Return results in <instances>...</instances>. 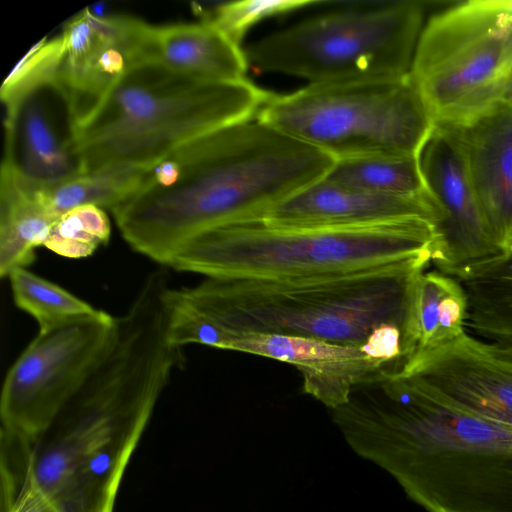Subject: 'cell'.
<instances>
[{
    "instance_id": "6da1fadb",
    "label": "cell",
    "mask_w": 512,
    "mask_h": 512,
    "mask_svg": "<svg viewBox=\"0 0 512 512\" xmlns=\"http://www.w3.org/2000/svg\"><path fill=\"white\" fill-rule=\"evenodd\" d=\"M167 281L145 277L105 355L31 447L33 481L56 512H113L125 468L183 351L168 337Z\"/></svg>"
},
{
    "instance_id": "7a4b0ae2",
    "label": "cell",
    "mask_w": 512,
    "mask_h": 512,
    "mask_svg": "<svg viewBox=\"0 0 512 512\" xmlns=\"http://www.w3.org/2000/svg\"><path fill=\"white\" fill-rule=\"evenodd\" d=\"M334 163L254 117L184 144L148 169L137 190L111 212L126 243L164 266L196 234L260 219L324 178Z\"/></svg>"
},
{
    "instance_id": "3957f363",
    "label": "cell",
    "mask_w": 512,
    "mask_h": 512,
    "mask_svg": "<svg viewBox=\"0 0 512 512\" xmlns=\"http://www.w3.org/2000/svg\"><path fill=\"white\" fill-rule=\"evenodd\" d=\"M332 419L350 448L427 512H512V424L443 400L412 377L353 389Z\"/></svg>"
},
{
    "instance_id": "277c9868",
    "label": "cell",
    "mask_w": 512,
    "mask_h": 512,
    "mask_svg": "<svg viewBox=\"0 0 512 512\" xmlns=\"http://www.w3.org/2000/svg\"><path fill=\"white\" fill-rule=\"evenodd\" d=\"M431 254L347 272L277 279L206 278L174 296L233 336L259 333L361 346L378 326L402 328L416 351L414 297ZM413 358V357H412Z\"/></svg>"
},
{
    "instance_id": "5b68a950",
    "label": "cell",
    "mask_w": 512,
    "mask_h": 512,
    "mask_svg": "<svg viewBox=\"0 0 512 512\" xmlns=\"http://www.w3.org/2000/svg\"><path fill=\"white\" fill-rule=\"evenodd\" d=\"M271 94L248 79L204 80L142 64L74 131L82 173L113 164L148 170L198 137L256 117Z\"/></svg>"
},
{
    "instance_id": "8992f818",
    "label": "cell",
    "mask_w": 512,
    "mask_h": 512,
    "mask_svg": "<svg viewBox=\"0 0 512 512\" xmlns=\"http://www.w3.org/2000/svg\"><path fill=\"white\" fill-rule=\"evenodd\" d=\"M436 226L406 220L356 227L222 224L179 246L163 267L206 278L277 279L385 266L431 254Z\"/></svg>"
},
{
    "instance_id": "52a82bcc",
    "label": "cell",
    "mask_w": 512,
    "mask_h": 512,
    "mask_svg": "<svg viewBox=\"0 0 512 512\" xmlns=\"http://www.w3.org/2000/svg\"><path fill=\"white\" fill-rule=\"evenodd\" d=\"M256 118L335 161L419 156L436 125L410 73L272 93Z\"/></svg>"
},
{
    "instance_id": "ba28073f",
    "label": "cell",
    "mask_w": 512,
    "mask_h": 512,
    "mask_svg": "<svg viewBox=\"0 0 512 512\" xmlns=\"http://www.w3.org/2000/svg\"><path fill=\"white\" fill-rule=\"evenodd\" d=\"M424 12L418 1L344 8L271 32L243 49L252 69L309 84L405 76Z\"/></svg>"
},
{
    "instance_id": "9c48e42d",
    "label": "cell",
    "mask_w": 512,
    "mask_h": 512,
    "mask_svg": "<svg viewBox=\"0 0 512 512\" xmlns=\"http://www.w3.org/2000/svg\"><path fill=\"white\" fill-rule=\"evenodd\" d=\"M410 76L436 124L464 120L509 94L512 0H470L431 17Z\"/></svg>"
},
{
    "instance_id": "30bf717a",
    "label": "cell",
    "mask_w": 512,
    "mask_h": 512,
    "mask_svg": "<svg viewBox=\"0 0 512 512\" xmlns=\"http://www.w3.org/2000/svg\"><path fill=\"white\" fill-rule=\"evenodd\" d=\"M115 331L111 314L38 331L5 376L1 426L36 438L94 371Z\"/></svg>"
},
{
    "instance_id": "8fae6325",
    "label": "cell",
    "mask_w": 512,
    "mask_h": 512,
    "mask_svg": "<svg viewBox=\"0 0 512 512\" xmlns=\"http://www.w3.org/2000/svg\"><path fill=\"white\" fill-rule=\"evenodd\" d=\"M154 27L132 16L83 9L64 26V50L52 84L73 132L101 106L132 69L156 61Z\"/></svg>"
},
{
    "instance_id": "7c38bea8",
    "label": "cell",
    "mask_w": 512,
    "mask_h": 512,
    "mask_svg": "<svg viewBox=\"0 0 512 512\" xmlns=\"http://www.w3.org/2000/svg\"><path fill=\"white\" fill-rule=\"evenodd\" d=\"M418 160L426 189L442 213L431 260L437 270L452 276L506 252L485 223L461 151L446 127L435 125Z\"/></svg>"
},
{
    "instance_id": "4fadbf2b",
    "label": "cell",
    "mask_w": 512,
    "mask_h": 512,
    "mask_svg": "<svg viewBox=\"0 0 512 512\" xmlns=\"http://www.w3.org/2000/svg\"><path fill=\"white\" fill-rule=\"evenodd\" d=\"M402 377L468 411L512 424V350L466 331Z\"/></svg>"
},
{
    "instance_id": "5bb4252c",
    "label": "cell",
    "mask_w": 512,
    "mask_h": 512,
    "mask_svg": "<svg viewBox=\"0 0 512 512\" xmlns=\"http://www.w3.org/2000/svg\"><path fill=\"white\" fill-rule=\"evenodd\" d=\"M454 137L485 223L503 251L512 247V94L468 118L439 124Z\"/></svg>"
},
{
    "instance_id": "9a60e30c",
    "label": "cell",
    "mask_w": 512,
    "mask_h": 512,
    "mask_svg": "<svg viewBox=\"0 0 512 512\" xmlns=\"http://www.w3.org/2000/svg\"><path fill=\"white\" fill-rule=\"evenodd\" d=\"M257 220L294 227H356L425 220L437 227L442 213L430 196L376 194L343 186L324 177L280 202Z\"/></svg>"
},
{
    "instance_id": "2e32d148",
    "label": "cell",
    "mask_w": 512,
    "mask_h": 512,
    "mask_svg": "<svg viewBox=\"0 0 512 512\" xmlns=\"http://www.w3.org/2000/svg\"><path fill=\"white\" fill-rule=\"evenodd\" d=\"M227 350L250 353L295 366L303 377V391L336 409L346 404L354 387L369 382L387 366L368 358L360 346L281 334L233 336Z\"/></svg>"
},
{
    "instance_id": "e0dca14e",
    "label": "cell",
    "mask_w": 512,
    "mask_h": 512,
    "mask_svg": "<svg viewBox=\"0 0 512 512\" xmlns=\"http://www.w3.org/2000/svg\"><path fill=\"white\" fill-rule=\"evenodd\" d=\"M42 185L17 168L12 150L4 148L0 173V276L28 268L58 219L48 208Z\"/></svg>"
},
{
    "instance_id": "ac0fdd59",
    "label": "cell",
    "mask_w": 512,
    "mask_h": 512,
    "mask_svg": "<svg viewBox=\"0 0 512 512\" xmlns=\"http://www.w3.org/2000/svg\"><path fill=\"white\" fill-rule=\"evenodd\" d=\"M47 87L22 104L4 145L11 147L20 172L41 184H54L82 173L73 132H62L44 96Z\"/></svg>"
},
{
    "instance_id": "d6986e66",
    "label": "cell",
    "mask_w": 512,
    "mask_h": 512,
    "mask_svg": "<svg viewBox=\"0 0 512 512\" xmlns=\"http://www.w3.org/2000/svg\"><path fill=\"white\" fill-rule=\"evenodd\" d=\"M156 61L176 73L204 80H245L242 46L207 20L154 27Z\"/></svg>"
},
{
    "instance_id": "ffe728a7",
    "label": "cell",
    "mask_w": 512,
    "mask_h": 512,
    "mask_svg": "<svg viewBox=\"0 0 512 512\" xmlns=\"http://www.w3.org/2000/svg\"><path fill=\"white\" fill-rule=\"evenodd\" d=\"M451 277L460 283L467 297L466 331L512 350V251Z\"/></svg>"
},
{
    "instance_id": "44dd1931",
    "label": "cell",
    "mask_w": 512,
    "mask_h": 512,
    "mask_svg": "<svg viewBox=\"0 0 512 512\" xmlns=\"http://www.w3.org/2000/svg\"><path fill=\"white\" fill-rule=\"evenodd\" d=\"M467 297L460 283L439 270L423 272L414 297L416 352L405 370L466 332Z\"/></svg>"
},
{
    "instance_id": "7402d4cb",
    "label": "cell",
    "mask_w": 512,
    "mask_h": 512,
    "mask_svg": "<svg viewBox=\"0 0 512 512\" xmlns=\"http://www.w3.org/2000/svg\"><path fill=\"white\" fill-rule=\"evenodd\" d=\"M146 171L135 165L113 164L54 184H43L42 192L56 218L83 205L111 211L137 190Z\"/></svg>"
},
{
    "instance_id": "603a6c76",
    "label": "cell",
    "mask_w": 512,
    "mask_h": 512,
    "mask_svg": "<svg viewBox=\"0 0 512 512\" xmlns=\"http://www.w3.org/2000/svg\"><path fill=\"white\" fill-rule=\"evenodd\" d=\"M7 279L15 305L35 319L40 332L109 314L28 268L11 271Z\"/></svg>"
},
{
    "instance_id": "cb8c5ba5",
    "label": "cell",
    "mask_w": 512,
    "mask_h": 512,
    "mask_svg": "<svg viewBox=\"0 0 512 512\" xmlns=\"http://www.w3.org/2000/svg\"><path fill=\"white\" fill-rule=\"evenodd\" d=\"M325 178L376 194L430 196L418 156H371L336 160Z\"/></svg>"
},
{
    "instance_id": "d4e9b609",
    "label": "cell",
    "mask_w": 512,
    "mask_h": 512,
    "mask_svg": "<svg viewBox=\"0 0 512 512\" xmlns=\"http://www.w3.org/2000/svg\"><path fill=\"white\" fill-rule=\"evenodd\" d=\"M64 50L61 34L53 39H41L16 64L4 80L0 96L4 105V131L13 130L17 114L35 92L52 86L58 72Z\"/></svg>"
},
{
    "instance_id": "484cf974",
    "label": "cell",
    "mask_w": 512,
    "mask_h": 512,
    "mask_svg": "<svg viewBox=\"0 0 512 512\" xmlns=\"http://www.w3.org/2000/svg\"><path fill=\"white\" fill-rule=\"evenodd\" d=\"M110 236L111 222L105 209L83 205L55 221L44 247L68 259H82L106 245Z\"/></svg>"
},
{
    "instance_id": "4316f807",
    "label": "cell",
    "mask_w": 512,
    "mask_h": 512,
    "mask_svg": "<svg viewBox=\"0 0 512 512\" xmlns=\"http://www.w3.org/2000/svg\"><path fill=\"white\" fill-rule=\"evenodd\" d=\"M326 3L322 0H241L226 2L202 12V19L211 22L234 43L242 46L247 31L256 23L277 15Z\"/></svg>"
},
{
    "instance_id": "83f0119b",
    "label": "cell",
    "mask_w": 512,
    "mask_h": 512,
    "mask_svg": "<svg viewBox=\"0 0 512 512\" xmlns=\"http://www.w3.org/2000/svg\"><path fill=\"white\" fill-rule=\"evenodd\" d=\"M0 475V512H56L37 489L28 460L5 462Z\"/></svg>"
},
{
    "instance_id": "f1b7e54d",
    "label": "cell",
    "mask_w": 512,
    "mask_h": 512,
    "mask_svg": "<svg viewBox=\"0 0 512 512\" xmlns=\"http://www.w3.org/2000/svg\"><path fill=\"white\" fill-rule=\"evenodd\" d=\"M510 92L512 94V79H511V87H510Z\"/></svg>"
},
{
    "instance_id": "f546056e",
    "label": "cell",
    "mask_w": 512,
    "mask_h": 512,
    "mask_svg": "<svg viewBox=\"0 0 512 512\" xmlns=\"http://www.w3.org/2000/svg\"><path fill=\"white\" fill-rule=\"evenodd\" d=\"M509 251H512V247H511V249Z\"/></svg>"
}]
</instances>
